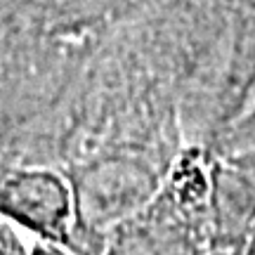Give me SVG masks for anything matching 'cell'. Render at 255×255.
Masks as SVG:
<instances>
[{
  "label": "cell",
  "mask_w": 255,
  "mask_h": 255,
  "mask_svg": "<svg viewBox=\"0 0 255 255\" xmlns=\"http://www.w3.org/2000/svg\"><path fill=\"white\" fill-rule=\"evenodd\" d=\"M0 220L73 251L76 199L69 180L45 165L0 168Z\"/></svg>",
  "instance_id": "obj_1"
},
{
  "label": "cell",
  "mask_w": 255,
  "mask_h": 255,
  "mask_svg": "<svg viewBox=\"0 0 255 255\" xmlns=\"http://www.w3.org/2000/svg\"><path fill=\"white\" fill-rule=\"evenodd\" d=\"M0 255H31V246L24 241L21 229L5 220H0Z\"/></svg>",
  "instance_id": "obj_2"
},
{
  "label": "cell",
  "mask_w": 255,
  "mask_h": 255,
  "mask_svg": "<svg viewBox=\"0 0 255 255\" xmlns=\"http://www.w3.org/2000/svg\"><path fill=\"white\" fill-rule=\"evenodd\" d=\"M31 255H71V248L36 239V241L31 244Z\"/></svg>",
  "instance_id": "obj_3"
}]
</instances>
